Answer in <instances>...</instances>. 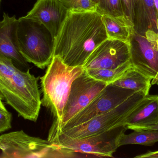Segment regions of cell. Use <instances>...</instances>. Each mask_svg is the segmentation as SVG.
I'll list each match as a JSON object with an SVG mask.
<instances>
[{"label":"cell","mask_w":158,"mask_h":158,"mask_svg":"<svg viewBox=\"0 0 158 158\" xmlns=\"http://www.w3.org/2000/svg\"><path fill=\"white\" fill-rule=\"evenodd\" d=\"M158 122V95L146 96L127 116L123 125L129 130L132 127H143Z\"/></svg>","instance_id":"cell-15"},{"label":"cell","mask_w":158,"mask_h":158,"mask_svg":"<svg viewBox=\"0 0 158 158\" xmlns=\"http://www.w3.org/2000/svg\"><path fill=\"white\" fill-rule=\"evenodd\" d=\"M157 84H158V83Z\"/></svg>","instance_id":"cell-30"},{"label":"cell","mask_w":158,"mask_h":158,"mask_svg":"<svg viewBox=\"0 0 158 158\" xmlns=\"http://www.w3.org/2000/svg\"><path fill=\"white\" fill-rule=\"evenodd\" d=\"M152 80L151 78L132 66L119 79L111 84L135 92H142L148 96L152 86Z\"/></svg>","instance_id":"cell-17"},{"label":"cell","mask_w":158,"mask_h":158,"mask_svg":"<svg viewBox=\"0 0 158 158\" xmlns=\"http://www.w3.org/2000/svg\"><path fill=\"white\" fill-rule=\"evenodd\" d=\"M2 100H1L0 99V108L2 109H6L3 103L2 102Z\"/></svg>","instance_id":"cell-26"},{"label":"cell","mask_w":158,"mask_h":158,"mask_svg":"<svg viewBox=\"0 0 158 158\" xmlns=\"http://www.w3.org/2000/svg\"><path fill=\"white\" fill-rule=\"evenodd\" d=\"M135 158H158V151L149 152L145 154L139 155L135 157Z\"/></svg>","instance_id":"cell-24"},{"label":"cell","mask_w":158,"mask_h":158,"mask_svg":"<svg viewBox=\"0 0 158 158\" xmlns=\"http://www.w3.org/2000/svg\"><path fill=\"white\" fill-rule=\"evenodd\" d=\"M12 115L6 109L0 108V134L12 128Z\"/></svg>","instance_id":"cell-22"},{"label":"cell","mask_w":158,"mask_h":158,"mask_svg":"<svg viewBox=\"0 0 158 158\" xmlns=\"http://www.w3.org/2000/svg\"><path fill=\"white\" fill-rule=\"evenodd\" d=\"M156 40L148 39L134 30L130 41V61L135 68L152 79L158 76V49Z\"/></svg>","instance_id":"cell-10"},{"label":"cell","mask_w":158,"mask_h":158,"mask_svg":"<svg viewBox=\"0 0 158 158\" xmlns=\"http://www.w3.org/2000/svg\"><path fill=\"white\" fill-rule=\"evenodd\" d=\"M108 38L116 39L130 45L134 25L126 17H113L101 15Z\"/></svg>","instance_id":"cell-16"},{"label":"cell","mask_w":158,"mask_h":158,"mask_svg":"<svg viewBox=\"0 0 158 158\" xmlns=\"http://www.w3.org/2000/svg\"><path fill=\"white\" fill-rule=\"evenodd\" d=\"M69 12L60 0H37L25 17L43 24L55 39Z\"/></svg>","instance_id":"cell-12"},{"label":"cell","mask_w":158,"mask_h":158,"mask_svg":"<svg viewBox=\"0 0 158 158\" xmlns=\"http://www.w3.org/2000/svg\"><path fill=\"white\" fill-rule=\"evenodd\" d=\"M97 6V12L101 15L113 17L125 16L121 0H98Z\"/></svg>","instance_id":"cell-20"},{"label":"cell","mask_w":158,"mask_h":158,"mask_svg":"<svg viewBox=\"0 0 158 158\" xmlns=\"http://www.w3.org/2000/svg\"><path fill=\"white\" fill-rule=\"evenodd\" d=\"M107 85L92 78L85 70L72 83L62 119L59 122L54 121L52 127L66 123L89 105Z\"/></svg>","instance_id":"cell-9"},{"label":"cell","mask_w":158,"mask_h":158,"mask_svg":"<svg viewBox=\"0 0 158 158\" xmlns=\"http://www.w3.org/2000/svg\"><path fill=\"white\" fill-rule=\"evenodd\" d=\"M0 3H1V0H0Z\"/></svg>","instance_id":"cell-29"},{"label":"cell","mask_w":158,"mask_h":158,"mask_svg":"<svg viewBox=\"0 0 158 158\" xmlns=\"http://www.w3.org/2000/svg\"><path fill=\"white\" fill-rule=\"evenodd\" d=\"M18 19L4 13L0 20V55L12 59L16 66L28 68V62L19 52L17 31Z\"/></svg>","instance_id":"cell-13"},{"label":"cell","mask_w":158,"mask_h":158,"mask_svg":"<svg viewBox=\"0 0 158 158\" xmlns=\"http://www.w3.org/2000/svg\"><path fill=\"white\" fill-rule=\"evenodd\" d=\"M127 130L125 125H120L102 133L54 145L59 149L64 158L74 157L73 155L76 153L113 157L119 147V139Z\"/></svg>","instance_id":"cell-7"},{"label":"cell","mask_w":158,"mask_h":158,"mask_svg":"<svg viewBox=\"0 0 158 158\" xmlns=\"http://www.w3.org/2000/svg\"><path fill=\"white\" fill-rule=\"evenodd\" d=\"M134 30L140 35L158 36V13L154 0H135Z\"/></svg>","instance_id":"cell-14"},{"label":"cell","mask_w":158,"mask_h":158,"mask_svg":"<svg viewBox=\"0 0 158 158\" xmlns=\"http://www.w3.org/2000/svg\"><path fill=\"white\" fill-rule=\"evenodd\" d=\"M121 2L124 15L133 24L135 0H121Z\"/></svg>","instance_id":"cell-23"},{"label":"cell","mask_w":158,"mask_h":158,"mask_svg":"<svg viewBox=\"0 0 158 158\" xmlns=\"http://www.w3.org/2000/svg\"><path fill=\"white\" fill-rule=\"evenodd\" d=\"M130 58V45L107 38L92 52L82 67L85 70L116 68Z\"/></svg>","instance_id":"cell-11"},{"label":"cell","mask_w":158,"mask_h":158,"mask_svg":"<svg viewBox=\"0 0 158 158\" xmlns=\"http://www.w3.org/2000/svg\"><path fill=\"white\" fill-rule=\"evenodd\" d=\"M0 158H62L57 147L48 140L30 136L24 131L0 135Z\"/></svg>","instance_id":"cell-6"},{"label":"cell","mask_w":158,"mask_h":158,"mask_svg":"<svg viewBox=\"0 0 158 158\" xmlns=\"http://www.w3.org/2000/svg\"><path fill=\"white\" fill-rule=\"evenodd\" d=\"M82 66H72L54 56L45 74L41 77L42 105L50 110L54 122L62 119L64 108L74 81L84 71Z\"/></svg>","instance_id":"cell-3"},{"label":"cell","mask_w":158,"mask_h":158,"mask_svg":"<svg viewBox=\"0 0 158 158\" xmlns=\"http://www.w3.org/2000/svg\"><path fill=\"white\" fill-rule=\"evenodd\" d=\"M39 77L17 67L12 59L0 55V91L7 104L24 119L36 122L42 105Z\"/></svg>","instance_id":"cell-2"},{"label":"cell","mask_w":158,"mask_h":158,"mask_svg":"<svg viewBox=\"0 0 158 158\" xmlns=\"http://www.w3.org/2000/svg\"><path fill=\"white\" fill-rule=\"evenodd\" d=\"M146 96L142 92H135L123 103L108 112L73 128L49 133L48 140L54 145H59L71 140L102 133L123 125L127 116Z\"/></svg>","instance_id":"cell-4"},{"label":"cell","mask_w":158,"mask_h":158,"mask_svg":"<svg viewBox=\"0 0 158 158\" xmlns=\"http://www.w3.org/2000/svg\"><path fill=\"white\" fill-rule=\"evenodd\" d=\"M69 11L75 13L97 11V6L93 0H60Z\"/></svg>","instance_id":"cell-21"},{"label":"cell","mask_w":158,"mask_h":158,"mask_svg":"<svg viewBox=\"0 0 158 158\" xmlns=\"http://www.w3.org/2000/svg\"><path fill=\"white\" fill-rule=\"evenodd\" d=\"M19 48L28 63L44 69L54 56L55 39L40 22L25 16L18 19L17 31Z\"/></svg>","instance_id":"cell-5"},{"label":"cell","mask_w":158,"mask_h":158,"mask_svg":"<svg viewBox=\"0 0 158 158\" xmlns=\"http://www.w3.org/2000/svg\"><path fill=\"white\" fill-rule=\"evenodd\" d=\"M131 66L130 61L116 68L96 69L85 70L89 76L94 79L109 84L119 79Z\"/></svg>","instance_id":"cell-19"},{"label":"cell","mask_w":158,"mask_h":158,"mask_svg":"<svg viewBox=\"0 0 158 158\" xmlns=\"http://www.w3.org/2000/svg\"><path fill=\"white\" fill-rule=\"evenodd\" d=\"M0 99L2 100H4V98L2 94V93L1 91H0Z\"/></svg>","instance_id":"cell-27"},{"label":"cell","mask_w":158,"mask_h":158,"mask_svg":"<svg viewBox=\"0 0 158 158\" xmlns=\"http://www.w3.org/2000/svg\"><path fill=\"white\" fill-rule=\"evenodd\" d=\"M129 130H158V122L156 124H153L149 126H143V127H132L130 128Z\"/></svg>","instance_id":"cell-25"},{"label":"cell","mask_w":158,"mask_h":158,"mask_svg":"<svg viewBox=\"0 0 158 158\" xmlns=\"http://www.w3.org/2000/svg\"><path fill=\"white\" fill-rule=\"evenodd\" d=\"M130 134H123L118 140L119 147L127 145H141L152 146L158 142V130H139Z\"/></svg>","instance_id":"cell-18"},{"label":"cell","mask_w":158,"mask_h":158,"mask_svg":"<svg viewBox=\"0 0 158 158\" xmlns=\"http://www.w3.org/2000/svg\"><path fill=\"white\" fill-rule=\"evenodd\" d=\"M93 1H94L95 3H96L97 4L98 3V0H93Z\"/></svg>","instance_id":"cell-28"},{"label":"cell","mask_w":158,"mask_h":158,"mask_svg":"<svg viewBox=\"0 0 158 158\" xmlns=\"http://www.w3.org/2000/svg\"><path fill=\"white\" fill-rule=\"evenodd\" d=\"M107 38L102 15L97 11H69L55 39L54 56L69 66H83L92 52Z\"/></svg>","instance_id":"cell-1"},{"label":"cell","mask_w":158,"mask_h":158,"mask_svg":"<svg viewBox=\"0 0 158 158\" xmlns=\"http://www.w3.org/2000/svg\"><path fill=\"white\" fill-rule=\"evenodd\" d=\"M135 92L112 84H108L90 103L68 122L56 127H51L49 133L76 127L115 108Z\"/></svg>","instance_id":"cell-8"}]
</instances>
